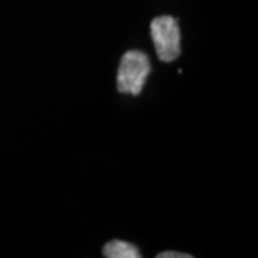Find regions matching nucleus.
I'll return each instance as SVG.
<instances>
[{
    "mask_svg": "<svg viewBox=\"0 0 258 258\" xmlns=\"http://www.w3.org/2000/svg\"><path fill=\"white\" fill-rule=\"evenodd\" d=\"M151 36L158 57L162 62H172L181 55V30L172 16H159L151 23Z\"/></svg>",
    "mask_w": 258,
    "mask_h": 258,
    "instance_id": "nucleus-2",
    "label": "nucleus"
},
{
    "mask_svg": "<svg viewBox=\"0 0 258 258\" xmlns=\"http://www.w3.org/2000/svg\"><path fill=\"white\" fill-rule=\"evenodd\" d=\"M157 257L158 258H192V255L185 254V252H178V251H164V252H159Z\"/></svg>",
    "mask_w": 258,
    "mask_h": 258,
    "instance_id": "nucleus-4",
    "label": "nucleus"
},
{
    "mask_svg": "<svg viewBox=\"0 0 258 258\" xmlns=\"http://www.w3.org/2000/svg\"><path fill=\"white\" fill-rule=\"evenodd\" d=\"M102 254L106 258H141V252L137 245L122 240L106 242L102 248Z\"/></svg>",
    "mask_w": 258,
    "mask_h": 258,
    "instance_id": "nucleus-3",
    "label": "nucleus"
},
{
    "mask_svg": "<svg viewBox=\"0 0 258 258\" xmlns=\"http://www.w3.org/2000/svg\"><path fill=\"white\" fill-rule=\"evenodd\" d=\"M151 74L149 57L141 50H129L120 59L118 69V91L120 93L139 95Z\"/></svg>",
    "mask_w": 258,
    "mask_h": 258,
    "instance_id": "nucleus-1",
    "label": "nucleus"
}]
</instances>
